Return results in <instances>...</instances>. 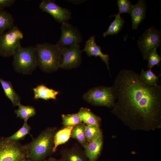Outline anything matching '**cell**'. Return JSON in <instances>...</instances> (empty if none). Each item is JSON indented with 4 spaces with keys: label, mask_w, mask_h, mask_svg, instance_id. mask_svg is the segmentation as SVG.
<instances>
[{
    "label": "cell",
    "mask_w": 161,
    "mask_h": 161,
    "mask_svg": "<svg viewBox=\"0 0 161 161\" xmlns=\"http://www.w3.org/2000/svg\"><path fill=\"white\" fill-rule=\"evenodd\" d=\"M116 100L112 112L124 122L153 128L161 118V86L146 83L140 74L119 71L112 86Z\"/></svg>",
    "instance_id": "cell-1"
},
{
    "label": "cell",
    "mask_w": 161,
    "mask_h": 161,
    "mask_svg": "<svg viewBox=\"0 0 161 161\" xmlns=\"http://www.w3.org/2000/svg\"><path fill=\"white\" fill-rule=\"evenodd\" d=\"M55 127H49L35 138L25 145L27 158L31 161H44L53 153L54 138L57 131Z\"/></svg>",
    "instance_id": "cell-2"
},
{
    "label": "cell",
    "mask_w": 161,
    "mask_h": 161,
    "mask_svg": "<svg viewBox=\"0 0 161 161\" xmlns=\"http://www.w3.org/2000/svg\"><path fill=\"white\" fill-rule=\"evenodd\" d=\"M35 47L37 66L42 70L50 73L59 68L61 49L56 44L40 43Z\"/></svg>",
    "instance_id": "cell-3"
},
{
    "label": "cell",
    "mask_w": 161,
    "mask_h": 161,
    "mask_svg": "<svg viewBox=\"0 0 161 161\" xmlns=\"http://www.w3.org/2000/svg\"><path fill=\"white\" fill-rule=\"evenodd\" d=\"M13 64L17 72L30 74L37 66L35 47H20L13 55Z\"/></svg>",
    "instance_id": "cell-4"
},
{
    "label": "cell",
    "mask_w": 161,
    "mask_h": 161,
    "mask_svg": "<svg viewBox=\"0 0 161 161\" xmlns=\"http://www.w3.org/2000/svg\"><path fill=\"white\" fill-rule=\"evenodd\" d=\"M88 103L96 106L113 107L116 95L112 86H100L90 89L83 95Z\"/></svg>",
    "instance_id": "cell-5"
},
{
    "label": "cell",
    "mask_w": 161,
    "mask_h": 161,
    "mask_svg": "<svg viewBox=\"0 0 161 161\" xmlns=\"http://www.w3.org/2000/svg\"><path fill=\"white\" fill-rule=\"evenodd\" d=\"M23 37L22 32L15 25L0 34V55L4 57L13 56L21 46L20 41Z\"/></svg>",
    "instance_id": "cell-6"
},
{
    "label": "cell",
    "mask_w": 161,
    "mask_h": 161,
    "mask_svg": "<svg viewBox=\"0 0 161 161\" xmlns=\"http://www.w3.org/2000/svg\"><path fill=\"white\" fill-rule=\"evenodd\" d=\"M27 158L25 145L8 138L0 139V161H17Z\"/></svg>",
    "instance_id": "cell-7"
},
{
    "label": "cell",
    "mask_w": 161,
    "mask_h": 161,
    "mask_svg": "<svg viewBox=\"0 0 161 161\" xmlns=\"http://www.w3.org/2000/svg\"><path fill=\"white\" fill-rule=\"evenodd\" d=\"M160 44V32L154 27L146 30L138 41V47L145 60H147L149 53Z\"/></svg>",
    "instance_id": "cell-8"
},
{
    "label": "cell",
    "mask_w": 161,
    "mask_h": 161,
    "mask_svg": "<svg viewBox=\"0 0 161 161\" xmlns=\"http://www.w3.org/2000/svg\"><path fill=\"white\" fill-rule=\"evenodd\" d=\"M61 35L56 44L61 50L69 48L79 44L82 40V35L78 30L67 22L62 23Z\"/></svg>",
    "instance_id": "cell-9"
},
{
    "label": "cell",
    "mask_w": 161,
    "mask_h": 161,
    "mask_svg": "<svg viewBox=\"0 0 161 161\" xmlns=\"http://www.w3.org/2000/svg\"><path fill=\"white\" fill-rule=\"evenodd\" d=\"M79 44L61 50L59 68L70 69L78 67L81 61V52Z\"/></svg>",
    "instance_id": "cell-10"
},
{
    "label": "cell",
    "mask_w": 161,
    "mask_h": 161,
    "mask_svg": "<svg viewBox=\"0 0 161 161\" xmlns=\"http://www.w3.org/2000/svg\"><path fill=\"white\" fill-rule=\"evenodd\" d=\"M42 11L51 15L58 22L62 23L71 18V13L69 10L56 4L54 1L43 0L39 5Z\"/></svg>",
    "instance_id": "cell-11"
},
{
    "label": "cell",
    "mask_w": 161,
    "mask_h": 161,
    "mask_svg": "<svg viewBox=\"0 0 161 161\" xmlns=\"http://www.w3.org/2000/svg\"><path fill=\"white\" fill-rule=\"evenodd\" d=\"M95 38L94 35L91 36L86 41L84 48L82 51L85 52L89 56L100 57L106 64L108 69L109 71V55L102 52L101 47L96 43Z\"/></svg>",
    "instance_id": "cell-12"
},
{
    "label": "cell",
    "mask_w": 161,
    "mask_h": 161,
    "mask_svg": "<svg viewBox=\"0 0 161 161\" xmlns=\"http://www.w3.org/2000/svg\"><path fill=\"white\" fill-rule=\"evenodd\" d=\"M103 144L102 136L85 145L84 152L88 161H97L100 155Z\"/></svg>",
    "instance_id": "cell-13"
},
{
    "label": "cell",
    "mask_w": 161,
    "mask_h": 161,
    "mask_svg": "<svg viewBox=\"0 0 161 161\" xmlns=\"http://www.w3.org/2000/svg\"><path fill=\"white\" fill-rule=\"evenodd\" d=\"M146 10V6L143 0H139L137 4L133 5L130 13L133 29H137L140 24L145 18Z\"/></svg>",
    "instance_id": "cell-14"
},
{
    "label": "cell",
    "mask_w": 161,
    "mask_h": 161,
    "mask_svg": "<svg viewBox=\"0 0 161 161\" xmlns=\"http://www.w3.org/2000/svg\"><path fill=\"white\" fill-rule=\"evenodd\" d=\"M34 93V98L35 100L41 99L45 100L52 99L55 100L59 92L52 89L48 88L44 85H39L33 89Z\"/></svg>",
    "instance_id": "cell-15"
},
{
    "label": "cell",
    "mask_w": 161,
    "mask_h": 161,
    "mask_svg": "<svg viewBox=\"0 0 161 161\" xmlns=\"http://www.w3.org/2000/svg\"><path fill=\"white\" fill-rule=\"evenodd\" d=\"M61 153V159L63 161H88L84 151L78 148L64 150Z\"/></svg>",
    "instance_id": "cell-16"
},
{
    "label": "cell",
    "mask_w": 161,
    "mask_h": 161,
    "mask_svg": "<svg viewBox=\"0 0 161 161\" xmlns=\"http://www.w3.org/2000/svg\"><path fill=\"white\" fill-rule=\"evenodd\" d=\"M0 83L5 95L11 101L13 106H18L21 104V97L14 89L11 83L0 78Z\"/></svg>",
    "instance_id": "cell-17"
},
{
    "label": "cell",
    "mask_w": 161,
    "mask_h": 161,
    "mask_svg": "<svg viewBox=\"0 0 161 161\" xmlns=\"http://www.w3.org/2000/svg\"><path fill=\"white\" fill-rule=\"evenodd\" d=\"M73 126L65 127L55 133L54 138L53 153L55 152L57 147L67 142L71 137Z\"/></svg>",
    "instance_id": "cell-18"
},
{
    "label": "cell",
    "mask_w": 161,
    "mask_h": 161,
    "mask_svg": "<svg viewBox=\"0 0 161 161\" xmlns=\"http://www.w3.org/2000/svg\"><path fill=\"white\" fill-rule=\"evenodd\" d=\"M76 114L82 122L87 125L99 126L100 118L94 114L89 109L82 107Z\"/></svg>",
    "instance_id": "cell-19"
},
{
    "label": "cell",
    "mask_w": 161,
    "mask_h": 161,
    "mask_svg": "<svg viewBox=\"0 0 161 161\" xmlns=\"http://www.w3.org/2000/svg\"><path fill=\"white\" fill-rule=\"evenodd\" d=\"M14 20L12 14L8 11L0 10V34L14 26Z\"/></svg>",
    "instance_id": "cell-20"
},
{
    "label": "cell",
    "mask_w": 161,
    "mask_h": 161,
    "mask_svg": "<svg viewBox=\"0 0 161 161\" xmlns=\"http://www.w3.org/2000/svg\"><path fill=\"white\" fill-rule=\"evenodd\" d=\"M85 125L82 123L73 126L71 136L76 139L83 147L87 143L85 134Z\"/></svg>",
    "instance_id": "cell-21"
},
{
    "label": "cell",
    "mask_w": 161,
    "mask_h": 161,
    "mask_svg": "<svg viewBox=\"0 0 161 161\" xmlns=\"http://www.w3.org/2000/svg\"><path fill=\"white\" fill-rule=\"evenodd\" d=\"M18 109L15 110L17 117H20L24 120V121H27L31 117L34 116L36 112L35 108L31 106H24L20 104Z\"/></svg>",
    "instance_id": "cell-22"
},
{
    "label": "cell",
    "mask_w": 161,
    "mask_h": 161,
    "mask_svg": "<svg viewBox=\"0 0 161 161\" xmlns=\"http://www.w3.org/2000/svg\"><path fill=\"white\" fill-rule=\"evenodd\" d=\"M115 19L111 24L107 30L104 32L103 35L106 37L108 35L117 34L122 29L124 24V21L120 15L115 16Z\"/></svg>",
    "instance_id": "cell-23"
},
{
    "label": "cell",
    "mask_w": 161,
    "mask_h": 161,
    "mask_svg": "<svg viewBox=\"0 0 161 161\" xmlns=\"http://www.w3.org/2000/svg\"><path fill=\"white\" fill-rule=\"evenodd\" d=\"M85 134L87 142L95 140L102 136L99 126L96 125L86 126Z\"/></svg>",
    "instance_id": "cell-24"
},
{
    "label": "cell",
    "mask_w": 161,
    "mask_h": 161,
    "mask_svg": "<svg viewBox=\"0 0 161 161\" xmlns=\"http://www.w3.org/2000/svg\"><path fill=\"white\" fill-rule=\"evenodd\" d=\"M31 129L30 126L27 123V121H24L22 127L15 133L7 138L11 141L18 142L29 134Z\"/></svg>",
    "instance_id": "cell-25"
},
{
    "label": "cell",
    "mask_w": 161,
    "mask_h": 161,
    "mask_svg": "<svg viewBox=\"0 0 161 161\" xmlns=\"http://www.w3.org/2000/svg\"><path fill=\"white\" fill-rule=\"evenodd\" d=\"M140 75L146 83L150 85L157 84L161 76V75L157 76L152 72L151 69H149L146 71L142 69Z\"/></svg>",
    "instance_id": "cell-26"
},
{
    "label": "cell",
    "mask_w": 161,
    "mask_h": 161,
    "mask_svg": "<svg viewBox=\"0 0 161 161\" xmlns=\"http://www.w3.org/2000/svg\"><path fill=\"white\" fill-rule=\"evenodd\" d=\"M62 123L64 128L74 126L81 123L82 121L76 114L62 115Z\"/></svg>",
    "instance_id": "cell-27"
},
{
    "label": "cell",
    "mask_w": 161,
    "mask_h": 161,
    "mask_svg": "<svg viewBox=\"0 0 161 161\" xmlns=\"http://www.w3.org/2000/svg\"><path fill=\"white\" fill-rule=\"evenodd\" d=\"M117 5L118 7L119 12L116 14L112 16V17L120 15L123 13H128L130 14L133 5L129 0H117Z\"/></svg>",
    "instance_id": "cell-28"
},
{
    "label": "cell",
    "mask_w": 161,
    "mask_h": 161,
    "mask_svg": "<svg viewBox=\"0 0 161 161\" xmlns=\"http://www.w3.org/2000/svg\"><path fill=\"white\" fill-rule=\"evenodd\" d=\"M147 59L148 61L147 67L151 69L155 65H160L161 57L157 53L156 49H154L149 53Z\"/></svg>",
    "instance_id": "cell-29"
},
{
    "label": "cell",
    "mask_w": 161,
    "mask_h": 161,
    "mask_svg": "<svg viewBox=\"0 0 161 161\" xmlns=\"http://www.w3.org/2000/svg\"><path fill=\"white\" fill-rule=\"evenodd\" d=\"M16 1L15 0H0V10H4L5 7L11 6Z\"/></svg>",
    "instance_id": "cell-30"
},
{
    "label": "cell",
    "mask_w": 161,
    "mask_h": 161,
    "mask_svg": "<svg viewBox=\"0 0 161 161\" xmlns=\"http://www.w3.org/2000/svg\"><path fill=\"white\" fill-rule=\"evenodd\" d=\"M68 1L71 2L74 4H79L85 1V0H68Z\"/></svg>",
    "instance_id": "cell-31"
},
{
    "label": "cell",
    "mask_w": 161,
    "mask_h": 161,
    "mask_svg": "<svg viewBox=\"0 0 161 161\" xmlns=\"http://www.w3.org/2000/svg\"><path fill=\"white\" fill-rule=\"evenodd\" d=\"M44 161H63L61 159H57L53 157H50Z\"/></svg>",
    "instance_id": "cell-32"
},
{
    "label": "cell",
    "mask_w": 161,
    "mask_h": 161,
    "mask_svg": "<svg viewBox=\"0 0 161 161\" xmlns=\"http://www.w3.org/2000/svg\"><path fill=\"white\" fill-rule=\"evenodd\" d=\"M22 161H31L29 159L27 158L23 160Z\"/></svg>",
    "instance_id": "cell-33"
},
{
    "label": "cell",
    "mask_w": 161,
    "mask_h": 161,
    "mask_svg": "<svg viewBox=\"0 0 161 161\" xmlns=\"http://www.w3.org/2000/svg\"><path fill=\"white\" fill-rule=\"evenodd\" d=\"M23 160H18L17 161H22Z\"/></svg>",
    "instance_id": "cell-34"
}]
</instances>
